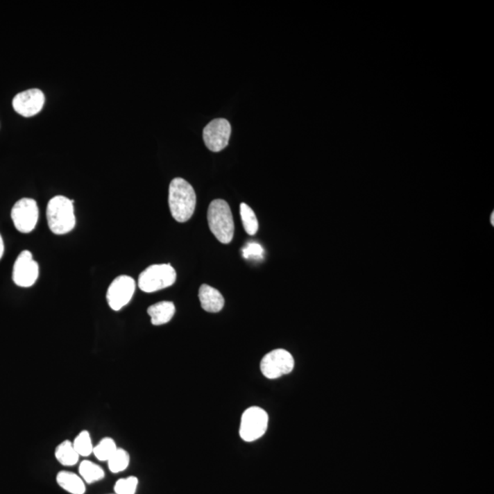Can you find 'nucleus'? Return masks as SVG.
<instances>
[{"label":"nucleus","instance_id":"f257e3e1","mask_svg":"<svg viewBox=\"0 0 494 494\" xmlns=\"http://www.w3.org/2000/svg\"><path fill=\"white\" fill-rule=\"evenodd\" d=\"M196 194L185 180H172L169 189V205L172 217L177 222L185 223L191 219L196 207Z\"/></svg>","mask_w":494,"mask_h":494},{"label":"nucleus","instance_id":"f03ea898","mask_svg":"<svg viewBox=\"0 0 494 494\" xmlns=\"http://www.w3.org/2000/svg\"><path fill=\"white\" fill-rule=\"evenodd\" d=\"M74 203V200L62 195L53 197L49 202L46 215L49 227L53 234L66 235L76 227Z\"/></svg>","mask_w":494,"mask_h":494},{"label":"nucleus","instance_id":"7ed1b4c3","mask_svg":"<svg viewBox=\"0 0 494 494\" xmlns=\"http://www.w3.org/2000/svg\"><path fill=\"white\" fill-rule=\"evenodd\" d=\"M209 228L216 239L222 244L232 242L235 234V223L231 209L225 201L218 199L210 203L208 209Z\"/></svg>","mask_w":494,"mask_h":494},{"label":"nucleus","instance_id":"20e7f679","mask_svg":"<svg viewBox=\"0 0 494 494\" xmlns=\"http://www.w3.org/2000/svg\"><path fill=\"white\" fill-rule=\"evenodd\" d=\"M176 278V271L171 264L152 265L139 275V287L146 293L156 292L173 285Z\"/></svg>","mask_w":494,"mask_h":494},{"label":"nucleus","instance_id":"39448f33","mask_svg":"<svg viewBox=\"0 0 494 494\" xmlns=\"http://www.w3.org/2000/svg\"><path fill=\"white\" fill-rule=\"evenodd\" d=\"M269 415L258 407H252L244 412L241 418L239 434L243 441L253 442L264 436L268 429Z\"/></svg>","mask_w":494,"mask_h":494},{"label":"nucleus","instance_id":"423d86ee","mask_svg":"<svg viewBox=\"0 0 494 494\" xmlns=\"http://www.w3.org/2000/svg\"><path fill=\"white\" fill-rule=\"evenodd\" d=\"M294 366L295 361L291 353L284 349H277L264 356L260 369L265 377L277 379L291 373Z\"/></svg>","mask_w":494,"mask_h":494},{"label":"nucleus","instance_id":"0eeeda50","mask_svg":"<svg viewBox=\"0 0 494 494\" xmlns=\"http://www.w3.org/2000/svg\"><path fill=\"white\" fill-rule=\"evenodd\" d=\"M14 225L23 234L33 232L39 220V207L36 201L23 198L18 201L11 211Z\"/></svg>","mask_w":494,"mask_h":494},{"label":"nucleus","instance_id":"6e6552de","mask_svg":"<svg viewBox=\"0 0 494 494\" xmlns=\"http://www.w3.org/2000/svg\"><path fill=\"white\" fill-rule=\"evenodd\" d=\"M136 290V282L129 275H119L109 286L106 293L108 305L114 312H119L128 305Z\"/></svg>","mask_w":494,"mask_h":494},{"label":"nucleus","instance_id":"1a4fd4ad","mask_svg":"<svg viewBox=\"0 0 494 494\" xmlns=\"http://www.w3.org/2000/svg\"><path fill=\"white\" fill-rule=\"evenodd\" d=\"M39 265L33 259V254L25 250L19 254L14 264L12 278L14 283L22 288H30L39 278Z\"/></svg>","mask_w":494,"mask_h":494},{"label":"nucleus","instance_id":"9d476101","mask_svg":"<svg viewBox=\"0 0 494 494\" xmlns=\"http://www.w3.org/2000/svg\"><path fill=\"white\" fill-rule=\"evenodd\" d=\"M231 132V125L226 119L212 120L203 129V137L207 148L212 152L222 151L228 146Z\"/></svg>","mask_w":494,"mask_h":494},{"label":"nucleus","instance_id":"9b49d317","mask_svg":"<svg viewBox=\"0 0 494 494\" xmlns=\"http://www.w3.org/2000/svg\"><path fill=\"white\" fill-rule=\"evenodd\" d=\"M45 103V96L40 89H28L16 94L13 99L14 110L22 117L35 116L42 111Z\"/></svg>","mask_w":494,"mask_h":494},{"label":"nucleus","instance_id":"f8f14e48","mask_svg":"<svg viewBox=\"0 0 494 494\" xmlns=\"http://www.w3.org/2000/svg\"><path fill=\"white\" fill-rule=\"evenodd\" d=\"M201 306L207 312L216 313L221 312L225 306V298L219 290L206 285L201 286L199 290Z\"/></svg>","mask_w":494,"mask_h":494},{"label":"nucleus","instance_id":"ddd939ff","mask_svg":"<svg viewBox=\"0 0 494 494\" xmlns=\"http://www.w3.org/2000/svg\"><path fill=\"white\" fill-rule=\"evenodd\" d=\"M175 305L171 301H162L154 304L148 309V314L151 316V323L155 326L164 325L169 323L175 314Z\"/></svg>","mask_w":494,"mask_h":494},{"label":"nucleus","instance_id":"4468645a","mask_svg":"<svg viewBox=\"0 0 494 494\" xmlns=\"http://www.w3.org/2000/svg\"><path fill=\"white\" fill-rule=\"evenodd\" d=\"M57 484L66 492L71 494H85L86 487L81 477L76 473L62 470L57 474Z\"/></svg>","mask_w":494,"mask_h":494},{"label":"nucleus","instance_id":"2eb2a0df","mask_svg":"<svg viewBox=\"0 0 494 494\" xmlns=\"http://www.w3.org/2000/svg\"><path fill=\"white\" fill-rule=\"evenodd\" d=\"M56 457L63 466L70 467L78 462L80 455L74 449L73 442L65 441L56 448Z\"/></svg>","mask_w":494,"mask_h":494},{"label":"nucleus","instance_id":"dca6fc26","mask_svg":"<svg viewBox=\"0 0 494 494\" xmlns=\"http://www.w3.org/2000/svg\"><path fill=\"white\" fill-rule=\"evenodd\" d=\"M79 473L86 484L101 481L105 478V472L99 465L90 461H83L79 467Z\"/></svg>","mask_w":494,"mask_h":494},{"label":"nucleus","instance_id":"f3484780","mask_svg":"<svg viewBox=\"0 0 494 494\" xmlns=\"http://www.w3.org/2000/svg\"><path fill=\"white\" fill-rule=\"evenodd\" d=\"M240 214L242 218L244 228L247 235H255L258 231V221L257 215L253 211L251 207L246 203H241Z\"/></svg>","mask_w":494,"mask_h":494},{"label":"nucleus","instance_id":"a211bd4d","mask_svg":"<svg viewBox=\"0 0 494 494\" xmlns=\"http://www.w3.org/2000/svg\"><path fill=\"white\" fill-rule=\"evenodd\" d=\"M109 470L113 473H119L126 470L130 463V456L123 449H117V452L108 461Z\"/></svg>","mask_w":494,"mask_h":494},{"label":"nucleus","instance_id":"6ab92c4d","mask_svg":"<svg viewBox=\"0 0 494 494\" xmlns=\"http://www.w3.org/2000/svg\"><path fill=\"white\" fill-rule=\"evenodd\" d=\"M119 448L116 442L111 438H103L96 447H94L93 453L100 461H108L113 456Z\"/></svg>","mask_w":494,"mask_h":494},{"label":"nucleus","instance_id":"aec40b11","mask_svg":"<svg viewBox=\"0 0 494 494\" xmlns=\"http://www.w3.org/2000/svg\"><path fill=\"white\" fill-rule=\"evenodd\" d=\"M74 447L80 456L88 457L93 453L94 446L92 443L90 434L83 430L76 436L74 441Z\"/></svg>","mask_w":494,"mask_h":494},{"label":"nucleus","instance_id":"412c9836","mask_svg":"<svg viewBox=\"0 0 494 494\" xmlns=\"http://www.w3.org/2000/svg\"><path fill=\"white\" fill-rule=\"evenodd\" d=\"M139 479L137 477L131 476L126 479H120L114 485V490L116 494H135L137 492Z\"/></svg>","mask_w":494,"mask_h":494},{"label":"nucleus","instance_id":"4be33fe9","mask_svg":"<svg viewBox=\"0 0 494 494\" xmlns=\"http://www.w3.org/2000/svg\"><path fill=\"white\" fill-rule=\"evenodd\" d=\"M263 247L257 243H250L243 249L244 257L246 259L254 258V259H261L263 257Z\"/></svg>","mask_w":494,"mask_h":494},{"label":"nucleus","instance_id":"5701e85b","mask_svg":"<svg viewBox=\"0 0 494 494\" xmlns=\"http://www.w3.org/2000/svg\"><path fill=\"white\" fill-rule=\"evenodd\" d=\"M4 254V242H3L1 235H0V259Z\"/></svg>","mask_w":494,"mask_h":494},{"label":"nucleus","instance_id":"b1692460","mask_svg":"<svg viewBox=\"0 0 494 494\" xmlns=\"http://www.w3.org/2000/svg\"><path fill=\"white\" fill-rule=\"evenodd\" d=\"M491 222H492V225H494V214H492V216H491Z\"/></svg>","mask_w":494,"mask_h":494}]
</instances>
